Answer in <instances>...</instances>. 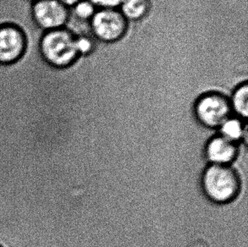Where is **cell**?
<instances>
[{
    "label": "cell",
    "instance_id": "obj_17",
    "mask_svg": "<svg viewBox=\"0 0 248 247\" xmlns=\"http://www.w3.org/2000/svg\"></svg>",
    "mask_w": 248,
    "mask_h": 247
},
{
    "label": "cell",
    "instance_id": "obj_7",
    "mask_svg": "<svg viewBox=\"0 0 248 247\" xmlns=\"http://www.w3.org/2000/svg\"><path fill=\"white\" fill-rule=\"evenodd\" d=\"M237 147L235 142L224 137L213 138L207 146L206 154L208 160L215 165H225L232 163L237 155Z\"/></svg>",
    "mask_w": 248,
    "mask_h": 247
},
{
    "label": "cell",
    "instance_id": "obj_11",
    "mask_svg": "<svg viewBox=\"0 0 248 247\" xmlns=\"http://www.w3.org/2000/svg\"><path fill=\"white\" fill-rule=\"evenodd\" d=\"M96 12V7L91 3L88 0H81L74 6L70 8V18L77 20H91L94 13Z\"/></svg>",
    "mask_w": 248,
    "mask_h": 247
},
{
    "label": "cell",
    "instance_id": "obj_12",
    "mask_svg": "<svg viewBox=\"0 0 248 247\" xmlns=\"http://www.w3.org/2000/svg\"><path fill=\"white\" fill-rule=\"evenodd\" d=\"M11 169L10 157L7 150L6 141L3 134V125L0 117V172Z\"/></svg>",
    "mask_w": 248,
    "mask_h": 247
},
{
    "label": "cell",
    "instance_id": "obj_6",
    "mask_svg": "<svg viewBox=\"0 0 248 247\" xmlns=\"http://www.w3.org/2000/svg\"><path fill=\"white\" fill-rule=\"evenodd\" d=\"M26 48V38L18 27L6 24L0 26V63L9 64L18 61Z\"/></svg>",
    "mask_w": 248,
    "mask_h": 247
},
{
    "label": "cell",
    "instance_id": "obj_4",
    "mask_svg": "<svg viewBox=\"0 0 248 247\" xmlns=\"http://www.w3.org/2000/svg\"><path fill=\"white\" fill-rule=\"evenodd\" d=\"M90 27L99 42L113 44L125 37L129 24L118 9H98L91 18Z\"/></svg>",
    "mask_w": 248,
    "mask_h": 247
},
{
    "label": "cell",
    "instance_id": "obj_2",
    "mask_svg": "<svg viewBox=\"0 0 248 247\" xmlns=\"http://www.w3.org/2000/svg\"><path fill=\"white\" fill-rule=\"evenodd\" d=\"M206 196L216 203H227L234 200L240 191L238 175L225 165L213 164L205 170L202 180Z\"/></svg>",
    "mask_w": 248,
    "mask_h": 247
},
{
    "label": "cell",
    "instance_id": "obj_14",
    "mask_svg": "<svg viewBox=\"0 0 248 247\" xmlns=\"http://www.w3.org/2000/svg\"><path fill=\"white\" fill-rule=\"evenodd\" d=\"M98 9H118L122 0H88Z\"/></svg>",
    "mask_w": 248,
    "mask_h": 247
},
{
    "label": "cell",
    "instance_id": "obj_10",
    "mask_svg": "<svg viewBox=\"0 0 248 247\" xmlns=\"http://www.w3.org/2000/svg\"><path fill=\"white\" fill-rule=\"evenodd\" d=\"M222 137L228 140L235 142L243 137L244 130L242 126V121L237 119L229 118L225 123L220 126Z\"/></svg>",
    "mask_w": 248,
    "mask_h": 247
},
{
    "label": "cell",
    "instance_id": "obj_8",
    "mask_svg": "<svg viewBox=\"0 0 248 247\" xmlns=\"http://www.w3.org/2000/svg\"><path fill=\"white\" fill-rule=\"evenodd\" d=\"M119 8L128 22H138L144 20L151 12V0H122Z\"/></svg>",
    "mask_w": 248,
    "mask_h": 247
},
{
    "label": "cell",
    "instance_id": "obj_16",
    "mask_svg": "<svg viewBox=\"0 0 248 247\" xmlns=\"http://www.w3.org/2000/svg\"><path fill=\"white\" fill-rule=\"evenodd\" d=\"M31 1H32V2H35V1H37V0H31Z\"/></svg>",
    "mask_w": 248,
    "mask_h": 247
},
{
    "label": "cell",
    "instance_id": "obj_3",
    "mask_svg": "<svg viewBox=\"0 0 248 247\" xmlns=\"http://www.w3.org/2000/svg\"><path fill=\"white\" fill-rule=\"evenodd\" d=\"M232 112L230 99L218 92H206L195 102V116L202 125L208 128L221 126L231 118Z\"/></svg>",
    "mask_w": 248,
    "mask_h": 247
},
{
    "label": "cell",
    "instance_id": "obj_9",
    "mask_svg": "<svg viewBox=\"0 0 248 247\" xmlns=\"http://www.w3.org/2000/svg\"><path fill=\"white\" fill-rule=\"evenodd\" d=\"M232 110L241 117H248V84L244 81L236 86L233 91L232 99L230 100Z\"/></svg>",
    "mask_w": 248,
    "mask_h": 247
},
{
    "label": "cell",
    "instance_id": "obj_15",
    "mask_svg": "<svg viewBox=\"0 0 248 247\" xmlns=\"http://www.w3.org/2000/svg\"><path fill=\"white\" fill-rule=\"evenodd\" d=\"M59 1L68 8H71V7L74 6L75 4H77L78 2H80L81 0H59Z\"/></svg>",
    "mask_w": 248,
    "mask_h": 247
},
{
    "label": "cell",
    "instance_id": "obj_1",
    "mask_svg": "<svg viewBox=\"0 0 248 247\" xmlns=\"http://www.w3.org/2000/svg\"><path fill=\"white\" fill-rule=\"evenodd\" d=\"M44 61L55 68H67L80 58L77 36L66 28L45 31L40 41Z\"/></svg>",
    "mask_w": 248,
    "mask_h": 247
},
{
    "label": "cell",
    "instance_id": "obj_13",
    "mask_svg": "<svg viewBox=\"0 0 248 247\" xmlns=\"http://www.w3.org/2000/svg\"><path fill=\"white\" fill-rule=\"evenodd\" d=\"M77 45L80 57L87 56L92 54L95 47L93 39L87 36H77Z\"/></svg>",
    "mask_w": 248,
    "mask_h": 247
},
{
    "label": "cell",
    "instance_id": "obj_5",
    "mask_svg": "<svg viewBox=\"0 0 248 247\" xmlns=\"http://www.w3.org/2000/svg\"><path fill=\"white\" fill-rule=\"evenodd\" d=\"M31 15L38 28L45 31L64 28L70 16V8L59 0H37L31 5Z\"/></svg>",
    "mask_w": 248,
    "mask_h": 247
}]
</instances>
